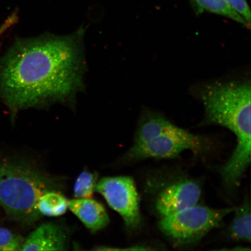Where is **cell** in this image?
I'll return each instance as SVG.
<instances>
[{
    "label": "cell",
    "instance_id": "cell-4",
    "mask_svg": "<svg viewBox=\"0 0 251 251\" xmlns=\"http://www.w3.org/2000/svg\"><path fill=\"white\" fill-rule=\"evenodd\" d=\"M146 130L149 139L134 143L126 154V160L173 158L185 150L201 153L211 147L208 139L176 126L159 114L149 119Z\"/></svg>",
    "mask_w": 251,
    "mask_h": 251
},
{
    "label": "cell",
    "instance_id": "cell-15",
    "mask_svg": "<svg viewBox=\"0 0 251 251\" xmlns=\"http://www.w3.org/2000/svg\"><path fill=\"white\" fill-rule=\"evenodd\" d=\"M228 4L251 25V11L246 0H227Z\"/></svg>",
    "mask_w": 251,
    "mask_h": 251
},
{
    "label": "cell",
    "instance_id": "cell-5",
    "mask_svg": "<svg viewBox=\"0 0 251 251\" xmlns=\"http://www.w3.org/2000/svg\"><path fill=\"white\" fill-rule=\"evenodd\" d=\"M234 209H216L196 205L161 218L159 226L163 233L175 243L190 244L199 241L212 229L220 227L226 216Z\"/></svg>",
    "mask_w": 251,
    "mask_h": 251
},
{
    "label": "cell",
    "instance_id": "cell-11",
    "mask_svg": "<svg viewBox=\"0 0 251 251\" xmlns=\"http://www.w3.org/2000/svg\"><path fill=\"white\" fill-rule=\"evenodd\" d=\"M235 217L229 231L231 236L238 240L250 242L251 240V209L249 201L235 208Z\"/></svg>",
    "mask_w": 251,
    "mask_h": 251
},
{
    "label": "cell",
    "instance_id": "cell-1",
    "mask_svg": "<svg viewBox=\"0 0 251 251\" xmlns=\"http://www.w3.org/2000/svg\"><path fill=\"white\" fill-rule=\"evenodd\" d=\"M83 33L16 41L0 61V97L9 108L74 101L83 87Z\"/></svg>",
    "mask_w": 251,
    "mask_h": 251
},
{
    "label": "cell",
    "instance_id": "cell-13",
    "mask_svg": "<svg viewBox=\"0 0 251 251\" xmlns=\"http://www.w3.org/2000/svg\"><path fill=\"white\" fill-rule=\"evenodd\" d=\"M97 173L83 171L78 176L74 186L76 199H92L98 183Z\"/></svg>",
    "mask_w": 251,
    "mask_h": 251
},
{
    "label": "cell",
    "instance_id": "cell-8",
    "mask_svg": "<svg viewBox=\"0 0 251 251\" xmlns=\"http://www.w3.org/2000/svg\"><path fill=\"white\" fill-rule=\"evenodd\" d=\"M67 247V234L60 226L46 223L27 237L21 251H65Z\"/></svg>",
    "mask_w": 251,
    "mask_h": 251
},
{
    "label": "cell",
    "instance_id": "cell-7",
    "mask_svg": "<svg viewBox=\"0 0 251 251\" xmlns=\"http://www.w3.org/2000/svg\"><path fill=\"white\" fill-rule=\"evenodd\" d=\"M201 195L200 185L184 178L169 184L158 194L155 208L161 218L165 217L197 205Z\"/></svg>",
    "mask_w": 251,
    "mask_h": 251
},
{
    "label": "cell",
    "instance_id": "cell-10",
    "mask_svg": "<svg viewBox=\"0 0 251 251\" xmlns=\"http://www.w3.org/2000/svg\"><path fill=\"white\" fill-rule=\"evenodd\" d=\"M68 208V201L60 191H50L43 194L37 203V209L42 216H59Z\"/></svg>",
    "mask_w": 251,
    "mask_h": 251
},
{
    "label": "cell",
    "instance_id": "cell-2",
    "mask_svg": "<svg viewBox=\"0 0 251 251\" xmlns=\"http://www.w3.org/2000/svg\"><path fill=\"white\" fill-rule=\"evenodd\" d=\"M251 94L247 80L215 81L204 85L199 93L205 124L227 127L237 137V146L221 170L228 188L238 186L251 163Z\"/></svg>",
    "mask_w": 251,
    "mask_h": 251
},
{
    "label": "cell",
    "instance_id": "cell-14",
    "mask_svg": "<svg viewBox=\"0 0 251 251\" xmlns=\"http://www.w3.org/2000/svg\"><path fill=\"white\" fill-rule=\"evenodd\" d=\"M24 241L8 229L0 228V251H21Z\"/></svg>",
    "mask_w": 251,
    "mask_h": 251
},
{
    "label": "cell",
    "instance_id": "cell-6",
    "mask_svg": "<svg viewBox=\"0 0 251 251\" xmlns=\"http://www.w3.org/2000/svg\"><path fill=\"white\" fill-rule=\"evenodd\" d=\"M96 191L104 198L111 208L122 216L126 227L136 230L140 227V200L132 178L106 177L97 184Z\"/></svg>",
    "mask_w": 251,
    "mask_h": 251
},
{
    "label": "cell",
    "instance_id": "cell-12",
    "mask_svg": "<svg viewBox=\"0 0 251 251\" xmlns=\"http://www.w3.org/2000/svg\"><path fill=\"white\" fill-rule=\"evenodd\" d=\"M200 12L206 11L224 16L247 28L251 25L232 8L227 0H193Z\"/></svg>",
    "mask_w": 251,
    "mask_h": 251
},
{
    "label": "cell",
    "instance_id": "cell-9",
    "mask_svg": "<svg viewBox=\"0 0 251 251\" xmlns=\"http://www.w3.org/2000/svg\"><path fill=\"white\" fill-rule=\"evenodd\" d=\"M68 208L93 233L109 224V218L104 206L96 200L76 199L68 201Z\"/></svg>",
    "mask_w": 251,
    "mask_h": 251
},
{
    "label": "cell",
    "instance_id": "cell-3",
    "mask_svg": "<svg viewBox=\"0 0 251 251\" xmlns=\"http://www.w3.org/2000/svg\"><path fill=\"white\" fill-rule=\"evenodd\" d=\"M61 182L33 164L6 162L0 165V205L16 221L31 225L42 216L37 203L44 194L60 191Z\"/></svg>",
    "mask_w": 251,
    "mask_h": 251
}]
</instances>
